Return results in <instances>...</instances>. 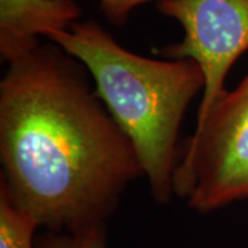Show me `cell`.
<instances>
[{
	"instance_id": "1",
	"label": "cell",
	"mask_w": 248,
	"mask_h": 248,
	"mask_svg": "<svg viewBox=\"0 0 248 248\" xmlns=\"http://www.w3.org/2000/svg\"><path fill=\"white\" fill-rule=\"evenodd\" d=\"M87 75L50 42L9 62L0 81V192L43 231L107 225L143 177Z\"/></svg>"
},
{
	"instance_id": "2",
	"label": "cell",
	"mask_w": 248,
	"mask_h": 248,
	"mask_svg": "<svg viewBox=\"0 0 248 248\" xmlns=\"http://www.w3.org/2000/svg\"><path fill=\"white\" fill-rule=\"evenodd\" d=\"M48 42L80 61L94 89L133 143L153 199L167 204L175 196L179 130L204 76L192 60H155L120 46L95 21H78Z\"/></svg>"
},
{
	"instance_id": "3",
	"label": "cell",
	"mask_w": 248,
	"mask_h": 248,
	"mask_svg": "<svg viewBox=\"0 0 248 248\" xmlns=\"http://www.w3.org/2000/svg\"><path fill=\"white\" fill-rule=\"evenodd\" d=\"M174 192L200 214L248 200V72L181 143Z\"/></svg>"
},
{
	"instance_id": "4",
	"label": "cell",
	"mask_w": 248,
	"mask_h": 248,
	"mask_svg": "<svg viewBox=\"0 0 248 248\" xmlns=\"http://www.w3.org/2000/svg\"><path fill=\"white\" fill-rule=\"evenodd\" d=\"M157 10L184 29L182 40L161 54L170 60H192L203 72L199 125L226 93L232 66L248 51V0H163Z\"/></svg>"
},
{
	"instance_id": "5",
	"label": "cell",
	"mask_w": 248,
	"mask_h": 248,
	"mask_svg": "<svg viewBox=\"0 0 248 248\" xmlns=\"http://www.w3.org/2000/svg\"><path fill=\"white\" fill-rule=\"evenodd\" d=\"M75 0H0V57L11 62L35 50L39 36L68 31L79 21Z\"/></svg>"
},
{
	"instance_id": "6",
	"label": "cell",
	"mask_w": 248,
	"mask_h": 248,
	"mask_svg": "<svg viewBox=\"0 0 248 248\" xmlns=\"http://www.w3.org/2000/svg\"><path fill=\"white\" fill-rule=\"evenodd\" d=\"M39 226L0 192V248H35Z\"/></svg>"
},
{
	"instance_id": "7",
	"label": "cell",
	"mask_w": 248,
	"mask_h": 248,
	"mask_svg": "<svg viewBox=\"0 0 248 248\" xmlns=\"http://www.w3.org/2000/svg\"><path fill=\"white\" fill-rule=\"evenodd\" d=\"M35 248H109L107 225H94L75 232L43 231Z\"/></svg>"
},
{
	"instance_id": "8",
	"label": "cell",
	"mask_w": 248,
	"mask_h": 248,
	"mask_svg": "<svg viewBox=\"0 0 248 248\" xmlns=\"http://www.w3.org/2000/svg\"><path fill=\"white\" fill-rule=\"evenodd\" d=\"M99 1V9L104 17L112 25H124L128 18L131 16L134 10L140 7L145 3L156 1L160 3L163 0H98Z\"/></svg>"
}]
</instances>
